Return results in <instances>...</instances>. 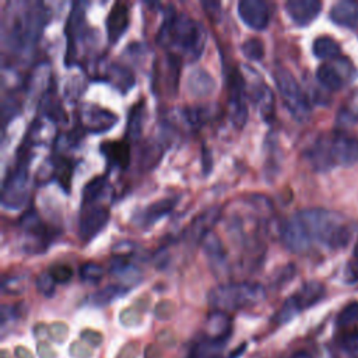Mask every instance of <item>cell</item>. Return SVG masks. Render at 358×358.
Returning a JSON list of instances; mask_svg holds the SVG:
<instances>
[{
  "label": "cell",
  "instance_id": "1",
  "mask_svg": "<svg viewBox=\"0 0 358 358\" xmlns=\"http://www.w3.org/2000/svg\"><path fill=\"white\" fill-rule=\"evenodd\" d=\"M49 20L42 1H8L1 21V42L14 53H25L41 36Z\"/></svg>",
  "mask_w": 358,
  "mask_h": 358
},
{
  "label": "cell",
  "instance_id": "2",
  "mask_svg": "<svg viewBox=\"0 0 358 358\" xmlns=\"http://www.w3.org/2000/svg\"><path fill=\"white\" fill-rule=\"evenodd\" d=\"M157 42L168 48L182 60H197L206 46L207 32L201 22L186 13H178L173 6L164 11V20L157 32Z\"/></svg>",
  "mask_w": 358,
  "mask_h": 358
},
{
  "label": "cell",
  "instance_id": "3",
  "mask_svg": "<svg viewBox=\"0 0 358 358\" xmlns=\"http://www.w3.org/2000/svg\"><path fill=\"white\" fill-rule=\"evenodd\" d=\"M296 215L302 222L310 242L317 241L331 249L344 248L348 243L351 229L340 214L313 207L301 210L296 213Z\"/></svg>",
  "mask_w": 358,
  "mask_h": 358
},
{
  "label": "cell",
  "instance_id": "4",
  "mask_svg": "<svg viewBox=\"0 0 358 358\" xmlns=\"http://www.w3.org/2000/svg\"><path fill=\"white\" fill-rule=\"evenodd\" d=\"M266 298V289L262 284L253 281L224 282L208 292V305L214 312H234L255 306Z\"/></svg>",
  "mask_w": 358,
  "mask_h": 358
},
{
  "label": "cell",
  "instance_id": "5",
  "mask_svg": "<svg viewBox=\"0 0 358 358\" xmlns=\"http://www.w3.org/2000/svg\"><path fill=\"white\" fill-rule=\"evenodd\" d=\"M315 158L323 171L358 162V138L345 133L320 134L315 140Z\"/></svg>",
  "mask_w": 358,
  "mask_h": 358
},
{
  "label": "cell",
  "instance_id": "6",
  "mask_svg": "<svg viewBox=\"0 0 358 358\" xmlns=\"http://www.w3.org/2000/svg\"><path fill=\"white\" fill-rule=\"evenodd\" d=\"M277 90L281 94L284 105L292 117L301 123L310 117V105L306 94L298 84L294 74L285 67H277L273 73Z\"/></svg>",
  "mask_w": 358,
  "mask_h": 358
},
{
  "label": "cell",
  "instance_id": "7",
  "mask_svg": "<svg viewBox=\"0 0 358 358\" xmlns=\"http://www.w3.org/2000/svg\"><path fill=\"white\" fill-rule=\"evenodd\" d=\"M324 287L319 281H308L305 282L295 294L285 299L280 310L274 316V322L277 324H284L295 317L301 310H305L315 303H317L324 296Z\"/></svg>",
  "mask_w": 358,
  "mask_h": 358
},
{
  "label": "cell",
  "instance_id": "8",
  "mask_svg": "<svg viewBox=\"0 0 358 358\" xmlns=\"http://www.w3.org/2000/svg\"><path fill=\"white\" fill-rule=\"evenodd\" d=\"M28 165L25 161L20 162L13 172L4 179L1 187V203L7 208H20L27 199L28 190Z\"/></svg>",
  "mask_w": 358,
  "mask_h": 358
},
{
  "label": "cell",
  "instance_id": "9",
  "mask_svg": "<svg viewBox=\"0 0 358 358\" xmlns=\"http://www.w3.org/2000/svg\"><path fill=\"white\" fill-rule=\"evenodd\" d=\"M228 112L234 126L242 129L248 120L246 84L236 69L228 76Z\"/></svg>",
  "mask_w": 358,
  "mask_h": 358
},
{
  "label": "cell",
  "instance_id": "10",
  "mask_svg": "<svg viewBox=\"0 0 358 358\" xmlns=\"http://www.w3.org/2000/svg\"><path fill=\"white\" fill-rule=\"evenodd\" d=\"M80 126L90 133H103L113 127L117 122V116L95 103H83L78 110Z\"/></svg>",
  "mask_w": 358,
  "mask_h": 358
},
{
  "label": "cell",
  "instance_id": "11",
  "mask_svg": "<svg viewBox=\"0 0 358 358\" xmlns=\"http://www.w3.org/2000/svg\"><path fill=\"white\" fill-rule=\"evenodd\" d=\"M357 71L351 62L345 57H343V69L340 70V66L337 60H333V63H323L316 70V78L326 90L337 91L340 90L345 81L354 80Z\"/></svg>",
  "mask_w": 358,
  "mask_h": 358
},
{
  "label": "cell",
  "instance_id": "12",
  "mask_svg": "<svg viewBox=\"0 0 358 358\" xmlns=\"http://www.w3.org/2000/svg\"><path fill=\"white\" fill-rule=\"evenodd\" d=\"M109 210L103 206H87L78 217V235L83 241H91L108 222Z\"/></svg>",
  "mask_w": 358,
  "mask_h": 358
},
{
  "label": "cell",
  "instance_id": "13",
  "mask_svg": "<svg viewBox=\"0 0 358 358\" xmlns=\"http://www.w3.org/2000/svg\"><path fill=\"white\" fill-rule=\"evenodd\" d=\"M280 239H281L282 245L294 253L306 252L312 243L296 214L287 218L281 224Z\"/></svg>",
  "mask_w": 358,
  "mask_h": 358
},
{
  "label": "cell",
  "instance_id": "14",
  "mask_svg": "<svg viewBox=\"0 0 358 358\" xmlns=\"http://www.w3.org/2000/svg\"><path fill=\"white\" fill-rule=\"evenodd\" d=\"M241 20L253 29H264L270 21L268 4L263 0H241L238 3Z\"/></svg>",
  "mask_w": 358,
  "mask_h": 358
},
{
  "label": "cell",
  "instance_id": "15",
  "mask_svg": "<svg viewBox=\"0 0 358 358\" xmlns=\"http://www.w3.org/2000/svg\"><path fill=\"white\" fill-rule=\"evenodd\" d=\"M221 214H222L221 206H211V207L203 210L189 224V227H187V229L185 232L186 238L193 241V242H201L203 238L208 232H211V228L220 220Z\"/></svg>",
  "mask_w": 358,
  "mask_h": 358
},
{
  "label": "cell",
  "instance_id": "16",
  "mask_svg": "<svg viewBox=\"0 0 358 358\" xmlns=\"http://www.w3.org/2000/svg\"><path fill=\"white\" fill-rule=\"evenodd\" d=\"M200 243L203 246L204 255L207 256L211 270L217 275H224L228 270V259L221 239L214 232H208Z\"/></svg>",
  "mask_w": 358,
  "mask_h": 358
},
{
  "label": "cell",
  "instance_id": "17",
  "mask_svg": "<svg viewBox=\"0 0 358 358\" xmlns=\"http://www.w3.org/2000/svg\"><path fill=\"white\" fill-rule=\"evenodd\" d=\"M322 10V1L319 0H288L285 3V11L289 18L299 27L309 25Z\"/></svg>",
  "mask_w": 358,
  "mask_h": 358
},
{
  "label": "cell",
  "instance_id": "18",
  "mask_svg": "<svg viewBox=\"0 0 358 358\" xmlns=\"http://www.w3.org/2000/svg\"><path fill=\"white\" fill-rule=\"evenodd\" d=\"M246 96L250 98L256 109L260 112L262 117L268 120L274 113V94L262 80H255L249 90H246Z\"/></svg>",
  "mask_w": 358,
  "mask_h": 358
},
{
  "label": "cell",
  "instance_id": "19",
  "mask_svg": "<svg viewBox=\"0 0 358 358\" xmlns=\"http://www.w3.org/2000/svg\"><path fill=\"white\" fill-rule=\"evenodd\" d=\"M106 34L110 43H116L129 27V7L126 3L116 1L106 17Z\"/></svg>",
  "mask_w": 358,
  "mask_h": 358
},
{
  "label": "cell",
  "instance_id": "20",
  "mask_svg": "<svg viewBox=\"0 0 358 358\" xmlns=\"http://www.w3.org/2000/svg\"><path fill=\"white\" fill-rule=\"evenodd\" d=\"M186 87L190 95L196 98H206L214 92L215 80L207 70L196 67L187 74Z\"/></svg>",
  "mask_w": 358,
  "mask_h": 358
},
{
  "label": "cell",
  "instance_id": "21",
  "mask_svg": "<svg viewBox=\"0 0 358 358\" xmlns=\"http://www.w3.org/2000/svg\"><path fill=\"white\" fill-rule=\"evenodd\" d=\"M179 197H165L161 199L158 201H154L151 204H148L138 217V222L143 227H150L152 224H155L157 221H159L161 218H164L165 215L171 214V211L175 208L176 203H178Z\"/></svg>",
  "mask_w": 358,
  "mask_h": 358
},
{
  "label": "cell",
  "instance_id": "22",
  "mask_svg": "<svg viewBox=\"0 0 358 358\" xmlns=\"http://www.w3.org/2000/svg\"><path fill=\"white\" fill-rule=\"evenodd\" d=\"M330 20L340 27L358 28V3L352 0L337 1L330 10Z\"/></svg>",
  "mask_w": 358,
  "mask_h": 358
},
{
  "label": "cell",
  "instance_id": "23",
  "mask_svg": "<svg viewBox=\"0 0 358 358\" xmlns=\"http://www.w3.org/2000/svg\"><path fill=\"white\" fill-rule=\"evenodd\" d=\"M99 150L112 166L126 168L130 162V147L124 140L105 141Z\"/></svg>",
  "mask_w": 358,
  "mask_h": 358
},
{
  "label": "cell",
  "instance_id": "24",
  "mask_svg": "<svg viewBox=\"0 0 358 358\" xmlns=\"http://www.w3.org/2000/svg\"><path fill=\"white\" fill-rule=\"evenodd\" d=\"M85 3H74L66 22V36L69 39V49L74 46V41L84 35L85 29Z\"/></svg>",
  "mask_w": 358,
  "mask_h": 358
},
{
  "label": "cell",
  "instance_id": "25",
  "mask_svg": "<svg viewBox=\"0 0 358 358\" xmlns=\"http://www.w3.org/2000/svg\"><path fill=\"white\" fill-rule=\"evenodd\" d=\"M109 271L119 277L120 280L126 281V282H130V284H136L140 281L141 275H140V271L138 268L129 260L127 255L123 253V255H117L115 256L112 260H110V267H109Z\"/></svg>",
  "mask_w": 358,
  "mask_h": 358
},
{
  "label": "cell",
  "instance_id": "26",
  "mask_svg": "<svg viewBox=\"0 0 358 358\" xmlns=\"http://www.w3.org/2000/svg\"><path fill=\"white\" fill-rule=\"evenodd\" d=\"M105 76H106L108 81L122 92L129 91L134 85V76H133L131 70L122 64L110 63L106 67Z\"/></svg>",
  "mask_w": 358,
  "mask_h": 358
},
{
  "label": "cell",
  "instance_id": "27",
  "mask_svg": "<svg viewBox=\"0 0 358 358\" xmlns=\"http://www.w3.org/2000/svg\"><path fill=\"white\" fill-rule=\"evenodd\" d=\"M231 333V320L222 312H214L208 317L207 323V337L215 340H225Z\"/></svg>",
  "mask_w": 358,
  "mask_h": 358
},
{
  "label": "cell",
  "instance_id": "28",
  "mask_svg": "<svg viewBox=\"0 0 358 358\" xmlns=\"http://www.w3.org/2000/svg\"><path fill=\"white\" fill-rule=\"evenodd\" d=\"M312 50L316 57L324 59V60H336L337 57H340V53H341L338 42L326 35L319 36L313 41Z\"/></svg>",
  "mask_w": 358,
  "mask_h": 358
},
{
  "label": "cell",
  "instance_id": "29",
  "mask_svg": "<svg viewBox=\"0 0 358 358\" xmlns=\"http://www.w3.org/2000/svg\"><path fill=\"white\" fill-rule=\"evenodd\" d=\"M126 292H127V288L122 284L106 285L90 296V303L94 306H105V305L113 302L115 299H117L119 296L124 295Z\"/></svg>",
  "mask_w": 358,
  "mask_h": 358
},
{
  "label": "cell",
  "instance_id": "30",
  "mask_svg": "<svg viewBox=\"0 0 358 358\" xmlns=\"http://www.w3.org/2000/svg\"><path fill=\"white\" fill-rule=\"evenodd\" d=\"M213 108L214 106H211V105H197V106L183 108L180 112H182V117L187 126L199 127L210 119L211 112H214Z\"/></svg>",
  "mask_w": 358,
  "mask_h": 358
},
{
  "label": "cell",
  "instance_id": "31",
  "mask_svg": "<svg viewBox=\"0 0 358 358\" xmlns=\"http://www.w3.org/2000/svg\"><path fill=\"white\" fill-rule=\"evenodd\" d=\"M106 187H108L106 176H96L91 179L83 189V199H81L83 207L92 206L95 200H98L105 193Z\"/></svg>",
  "mask_w": 358,
  "mask_h": 358
},
{
  "label": "cell",
  "instance_id": "32",
  "mask_svg": "<svg viewBox=\"0 0 358 358\" xmlns=\"http://www.w3.org/2000/svg\"><path fill=\"white\" fill-rule=\"evenodd\" d=\"M143 120H144V103H136L129 115L127 126H126V138L137 140L143 130Z\"/></svg>",
  "mask_w": 358,
  "mask_h": 358
},
{
  "label": "cell",
  "instance_id": "33",
  "mask_svg": "<svg viewBox=\"0 0 358 358\" xmlns=\"http://www.w3.org/2000/svg\"><path fill=\"white\" fill-rule=\"evenodd\" d=\"M162 147L158 141L150 140L147 144L143 145L141 152H140V168L141 169H151L152 166H155L158 164V161L162 157Z\"/></svg>",
  "mask_w": 358,
  "mask_h": 358
},
{
  "label": "cell",
  "instance_id": "34",
  "mask_svg": "<svg viewBox=\"0 0 358 358\" xmlns=\"http://www.w3.org/2000/svg\"><path fill=\"white\" fill-rule=\"evenodd\" d=\"M71 172H73V165L69 159H55L53 161V175L57 178V182L66 192L70 189V180H71Z\"/></svg>",
  "mask_w": 358,
  "mask_h": 358
},
{
  "label": "cell",
  "instance_id": "35",
  "mask_svg": "<svg viewBox=\"0 0 358 358\" xmlns=\"http://www.w3.org/2000/svg\"><path fill=\"white\" fill-rule=\"evenodd\" d=\"M241 50L243 53L245 57L250 59V60H262L263 56H264V45H263V41L257 36H252V38H248L242 46H241Z\"/></svg>",
  "mask_w": 358,
  "mask_h": 358
},
{
  "label": "cell",
  "instance_id": "36",
  "mask_svg": "<svg viewBox=\"0 0 358 358\" xmlns=\"http://www.w3.org/2000/svg\"><path fill=\"white\" fill-rule=\"evenodd\" d=\"M103 275V268L95 262H85L80 267V277L87 282H98Z\"/></svg>",
  "mask_w": 358,
  "mask_h": 358
},
{
  "label": "cell",
  "instance_id": "37",
  "mask_svg": "<svg viewBox=\"0 0 358 358\" xmlns=\"http://www.w3.org/2000/svg\"><path fill=\"white\" fill-rule=\"evenodd\" d=\"M35 284L38 291L45 295V296H52L55 292V287H56V281L52 277V274L49 271H42L36 275L35 278Z\"/></svg>",
  "mask_w": 358,
  "mask_h": 358
},
{
  "label": "cell",
  "instance_id": "38",
  "mask_svg": "<svg viewBox=\"0 0 358 358\" xmlns=\"http://www.w3.org/2000/svg\"><path fill=\"white\" fill-rule=\"evenodd\" d=\"M358 322V302L348 303L338 315V323L341 326H350Z\"/></svg>",
  "mask_w": 358,
  "mask_h": 358
},
{
  "label": "cell",
  "instance_id": "39",
  "mask_svg": "<svg viewBox=\"0 0 358 358\" xmlns=\"http://www.w3.org/2000/svg\"><path fill=\"white\" fill-rule=\"evenodd\" d=\"M49 273L52 274V277L55 278L56 282H66V281H69V280L71 278V275H73V270H71V267L67 266V264H56V266H53V267L49 270Z\"/></svg>",
  "mask_w": 358,
  "mask_h": 358
},
{
  "label": "cell",
  "instance_id": "40",
  "mask_svg": "<svg viewBox=\"0 0 358 358\" xmlns=\"http://www.w3.org/2000/svg\"><path fill=\"white\" fill-rule=\"evenodd\" d=\"M347 273H348V275H347L348 282L358 281V264H348Z\"/></svg>",
  "mask_w": 358,
  "mask_h": 358
},
{
  "label": "cell",
  "instance_id": "41",
  "mask_svg": "<svg viewBox=\"0 0 358 358\" xmlns=\"http://www.w3.org/2000/svg\"><path fill=\"white\" fill-rule=\"evenodd\" d=\"M291 358H312L308 352H303V351H299V352H295Z\"/></svg>",
  "mask_w": 358,
  "mask_h": 358
},
{
  "label": "cell",
  "instance_id": "42",
  "mask_svg": "<svg viewBox=\"0 0 358 358\" xmlns=\"http://www.w3.org/2000/svg\"><path fill=\"white\" fill-rule=\"evenodd\" d=\"M354 256L358 259V242L355 243V248H354Z\"/></svg>",
  "mask_w": 358,
  "mask_h": 358
}]
</instances>
